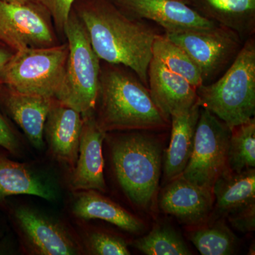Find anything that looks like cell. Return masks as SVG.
Instances as JSON below:
<instances>
[{"mask_svg":"<svg viewBox=\"0 0 255 255\" xmlns=\"http://www.w3.org/2000/svg\"><path fill=\"white\" fill-rule=\"evenodd\" d=\"M72 9L101 61L127 67L148 88L152 45L160 33L157 28L127 16L111 0H75Z\"/></svg>","mask_w":255,"mask_h":255,"instance_id":"obj_1","label":"cell"},{"mask_svg":"<svg viewBox=\"0 0 255 255\" xmlns=\"http://www.w3.org/2000/svg\"><path fill=\"white\" fill-rule=\"evenodd\" d=\"M95 115L106 133L157 130L167 127L169 122L133 71L124 65L103 61Z\"/></svg>","mask_w":255,"mask_h":255,"instance_id":"obj_2","label":"cell"},{"mask_svg":"<svg viewBox=\"0 0 255 255\" xmlns=\"http://www.w3.org/2000/svg\"><path fill=\"white\" fill-rule=\"evenodd\" d=\"M197 102L230 128L249 122L255 114V36L243 43L236 59L216 82L196 89Z\"/></svg>","mask_w":255,"mask_h":255,"instance_id":"obj_3","label":"cell"},{"mask_svg":"<svg viewBox=\"0 0 255 255\" xmlns=\"http://www.w3.org/2000/svg\"><path fill=\"white\" fill-rule=\"evenodd\" d=\"M146 130H126L109 137L116 177L132 204L145 208L158 187L161 147Z\"/></svg>","mask_w":255,"mask_h":255,"instance_id":"obj_4","label":"cell"},{"mask_svg":"<svg viewBox=\"0 0 255 255\" xmlns=\"http://www.w3.org/2000/svg\"><path fill=\"white\" fill-rule=\"evenodd\" d=\"M68 57L65 78L55 100L81 114L95 111L100 85L101 60L85 28L71 9L65 28Z\"/></svg>","mask_w":255,"mask_h":255,"instance_id":"obj_5","label":"cell"},{"mask_svg":"<svg viewBox=\"0 0 255 255\" xmlns=\"http://www.w3.org/2000/svg\"><path fill=\"white\" fill-rule=\"evenodd\" d=\"M68 53L67 42L14 52L0 74V84L23 93L55 99L63 85Z\"/></svg>","mask_w":255,"mask_h":255,"instance_id":"obj_6","label":"cell"},{"mask_svg":"<svg viewBox=\"0 0 255 255\" xmlns=\"http://www.w3.org/2000/svg\"><path fill=\"white\" fill-rule=\"evenodd\" d=\"M164 33L195 63L203 85L211 83L227 70L244 43L236 31L219 24L210 29Z\"/></svg>","mask_w":255,"mask_h":255,"instance_id":"obj_7","label":"cell"},{"mask_svg":"<svg viewBox=\"0 0 255 255\" xmlns=\"http://www.w3.org/2000/svg\"><path fill=\"white\" fill-rule=\"evenodd\" d=\"M231 133V128L224 122L201 107L194 147L182 177L212 190L218 178L228 169Z\"/></svg>","mask_w":255,"mask_h":255,"instance_id":"obj_8","label":"cell"},{"mask_svg":"<svg viewBox=\"0 0 255 255\" xmlns=\"http://www.w3.org/2000/svg\"><path fill=\"white\" fill-rule=\"evenodd\" d=\"M0 43L14 52L59 44L51 16L41 3L0 0Z\"/></svg>","mask_w":255,"mask_h":255,"instance_id":"obj_9","label":"cell"},{"mask_svg":"<svg viewBox=\"0 0 255 255\" xmlns=\"http://www.w3.org/2000/svg\"><path fill=\"white\" fill-rule=\"evenodd\" d=\"M13 220L30 254L36 255H80L78 241L63 223L39 210L19 206L13 211Z\"/></svg>","mask_w":255,"mask_h":255,"instance_id":"obj_10","label":"cell"},{"mask_svg":"<svg viewBox=\"0 0 255 255\" xmlns=\"http://www.w3.org/2000/svg\"><path fill=\"white\" fill-rule=\"evenodd\" d=\"M132 18L150 21L164 32L206 30L218 23L201 16L184 0H111Z\"/></svg>","mask_w":255,"mask_h":255,"instance_id":"obj_11","label":"cell"},{"mask_svg":"<svg viewBox=\"0 0 255 255\" xmlns=\"http://www.w3.org/2000/svg\"><path fill=\"white\" fill-rule=\"evenodd\" d=\"M82 127L76 164L73 169L71 187L73 190L107 189L102 154V144L106 132L101 130L96 121L95 111L82 114Z\"/></svg>","mask_w":255,"mask_h":255,"instance_id":"obj_12","label":"cell"},{"mask_svg":"<svg viewBox=\"0 0 255 255\" xmlns=\"http://www.w3.org/2000/svg\"><path fill=\"white\" fill-rule=\"evenodd\" d=\"M54 99L18 92L0 84V109L22 130L31 145L44 147L43 128Z\"/></svg>","mask_w":255,"mask_h":255,"instance_id":"obj_13","label":"cell"},{"mask_svg":"<svg viewBox=\"0 0 255 255\" xmlns=\"http://www.w3.org/2000/svg\"><path fill=\"white\" fill-rule=\"evenodd\" d=\"M82 127L80 112L53 100L45 122L43 138L53 157L72 169L78 159Z\"/></svg>","mask_w":255,"mask_h":255,"instance_id":"obj_14","label":"cell"},{"mask_svg":"<svg viewBox=\"0 0 255 255\" xmlns=\"http://www.w3.org/2000/svg\"><path fill=\"white\" fill-rule=\"evenodd\" d=\"M147 79L151 97L168 121L172 116L189 110L197 102L196 87L170 71L153 55L149 64Z\"/></svg>","mask_w":255,"mask_h":255,"instance_id":"obj_15","label":"cell"},{"mask_svg":"<svg viewBox=\"0 0 255 255\" xmlns=\"http://www.w3.org/2000/svg\"><path fill=\"white\" fill-rule=\"evenodd\" d=\"M159 204L165 214L175 216L183 222L196 224L205 220L212 211L214 194L211 189L197 185L180 175L164 188Z\"/></svg>","mask_w":255,"mask_h":255,"instance_id":"obj_16","label":"cell"},{"mask_svg":"<svg viewBox=\"0 0 255 255\" xmlns=\"http://www.w3.org/2000/svg\"><path fill=\"white\" fill-rule=\"evenodd\" d=\"M31 195L54 201L58 189L54 181L26 164L0 154V201L7 196Z\"/></svg>","mask_w":255,"mask_h":255,"instance_id":"obj_17","label":"cell"},{"mask_svg":"<svg viewBox=\"0 0 255 255\" xmlns=\"http://www.w3.org/2000/svg\"><path fill=\"white\" fill-rule=\"evenodd\" d=\"M201 107L196 102L189 110L171 117L170 142L164 157V174L167 181L182 175L192 152Z\"/></svg>","mask_w":255,"mask_h":255,"instance_id":"obj_18","label":"cell"},{"mask_svg":"<svg viewBox=\"0 0 255 255\" xmlns=\"http://www.w3.org/2000/svg\"><path fill=\"white\" fill-rule=\"evenodd\" d=\"M201 16L236 31L245 42L255 36V0H193Z\"/></svg>","mask_w":255,"mask_h":255,"instance_id":"obj_19","label":"cell"},{"mask_svg":"<svg viewBox=\"0 0 255 255\" xmlns=\"http://www.w3.org/2000/svg\"><path fill=\"white\" fill-rule=\"evenodd\" d=\"M72 204V212L78 219H99L130 233H139L143 223L119 204L96 190L78 191Z\"/></svg>","mask_w":255,"mask_h":255,"instance_id":"obj_20","label":"cell"},{"mask_svg":"<svg viewBox=\"0 0 255 255\" xmlns=\"http://www.w3.org/2000/svg\"><path fill=\"white\" fill-rule=\"evenodd\" d=\"M212 191L216 209L223 214L255 201V168L241 172L226 169L214 183Z\"/></svg>","mask_w":255,"mask_h":255,"instance_id":"obj_21","label":"cell"},{"mask_svg":"<svg viewBox=\"0 0 255 255\" xmlns=\"http://www.w3.org/2000/svg\"><path fill=\"white\" fill-rule=\"evenodd\" d=\"M152 55L170 71L186 79L196 89L203 85L201 74L195 63L182 48L171 41L164 33L155 36Z\"/></svg>","mask_w":255,"mask_h":255,"instance_id":"obj_22","label":"cell"},{"mask_svg":"<svg viewBox=\"0 0 255 255\" xmlns=\"http://www.w3.org/2000/svg\"><path fill=\"white\" fill-rule=\"evenodd\" d=\"M228 168L241 172L255 167V120L253 118L231 129Z\"/></svg>","mask_w":255,"mask_h":255,"instance_id":"obj_23","label":"cell"},{"mask_svg":"<svg viewBox=\"0 0 255 255\" xmlns=\"http://www.w3.org/2000/svg\"><path fill=\"white\" fill-rule=\"evenodd\" d=\"M133 246L147 255H189L191 251L182 236L168 226H158Z\"/></svg>","mask_w":255,"mask_h":255,"instance_id":"obj_24","label":"cell"},{"mask_svg":"<svg viewBox=\"0 0 255 255\" xmlns=\"http://www.w3.org/2000/svg\"><path fill=\"white\" fill-rule=\"evenodd\" d=\"M189 239L202 255H231L236 244L234 235L221 224L194 231Z\"/></svg>","mask_w":255,"mask_h":255,"instance_id":"obj_25","label":"cell"},{"mask_svg":"<svg viewBox=\"0 0 255 255\" xmlns=\"http://www.w3.org/2000/svg\"><path fill=\"white\" fill-rule=\"evenodd\" d=\"M85 246L90 255H130L127 243L123 238L100 231L89 233L85 240Z\"/></svg>","mask_w":255,"mask_h":255,"instance_id":"obj_26","label":"cell"},{"mask_svg":"<svg viewBox=\"0 0 255 255\" xmlns=\"http://www.w3.org/2000/svg\"><path fill=\"white\" fill-rule=\"evenodd\" d=\"M51 16L58 36H65V28L75 0H41Z\"/></svg>","mask_w":255,"mask_h":255,"instance_id":"obj_27","label":"cell"},{"mask_svg":"<svg viewBox=\"0 0 255 255\" xmlns=\"http://www.w3.org/2000/svg\"><path fill=\"white\" fill-rule=\"evenodd\" d=\"M0 146L11 155L19 156L23 152L21 136L8 119L0 113Z\"/></svg>","mask_w":255,"mask_h":255,"instance_id":"obj_28","label":"cell"},{"mask_svg":"<svg viewBox=\"0 0 255 255\" xmlns=\"http://www.w3.org/2000/svg\"><path fill=\"white\" fill-rule=\"evenodd\" d=\"M232 226L241 232H250L255 228V201L228 213Z\"/></svg>","mask_w":255,"mask_h":255,"instance_id":"obj_29","label":"cell"},{"mask_svg":"<svg viewBox=\"0 0 255 255\" xmlns=\"http://www.w3.org/2000/svg\"><path fill=\"white\" fill-rule=\"evenodd\" d=\"M14 53V52L7 47L0 46V74L12 58Z\"/></svg>","mask_w":255,"mask_h":255,"instance_id":"obj_30","label":"cell"},{"mask_svg":"<svg viewBox=\"0 0 255 255\" xmlns=\"http://www.w3.org/2000/svg\"><path fill=\"white\" fill-rule=\"evenodd\" d=\"M6 2L13 3V4H31V3H41V0H2Z\"/></svg>","mask_w":255,"mask_h":255,"instance_id":"obj_31","label":"cell"}]
</instances>
